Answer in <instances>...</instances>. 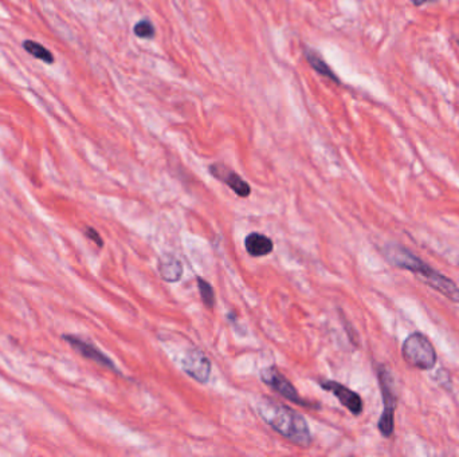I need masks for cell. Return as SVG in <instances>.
<instances>
[{"instance_id": "6", "label": "cell", "mask_w": 459, "mask_h": 457, "mask_svg": "<svg viewBox=\"0 0 459 457\" xmlns=\"http://www.w3.org/2000/svg\"><path fill=\"white\" fill-rule=\"evenodd\" d=\"M183 370L199 383H207L211 376V361L202 350H190L181 361Z\"/></svg>"}, {"instance_id": "18", "label": "cell", "mask_w": 459, "mask_h": 457, "mask_svg": "<svg viewBox=\"0 0 459 457\" xmlns=\"http://www.w3.org/2000/svg\"><path fill=\"white\" fill-rule=\"evenodd\" d=\"M458 46H459V42H458Z\"/></svg>"}, {"instance_id": "2", "label": "cell", "mask_w": 459, "mask_h": 457, "mask_svg": "<svg viewBox=\"0 0 459 457\" xmlns=\"http://www.w3.org/2000/svg\"><path fill=\"white\" fill-rule=\"evenodd\" d=\"M384 255L391 265L419 274L421 278L430 284V287L443 294L450 301L459 303V289L457 284L453 280L446 278L443 274L435 271L433 267L421 262L419 258L411 254L404 247L397 244L387 245L384 250Z\"/></svg>"}, {"instance_id": "16", "label": "cell", "mask_w": 459, "mask_h": 457, "mask_svg": "<svg viewBox=\"0 0 459 457\" xmlns=\"http://www.w3.org/2000/svg\"><path fill=\"white\" fill-rule=\"evenodd\" d=\"M85 233H86V236L89 238L90 241H94L101 248L102 245H103V241H102L101 236L98 235V232L96 229L88 228Z\"/></svg>"}, {"instance_id": "10", "label": "cell", "mask_w": 459, "mask_h": 457, "mask_svg": "<svg viewBox=\"0 0 459 457\" xmlns=\"http://www.w3.org/2000/svg\"><path fill=\"white\" fill-rule=\"evenodd\" d=\"M157 270L162 279L168 283H176L183 277V265L174 255H162L157 260Z\"/></svg>"}, {"instance_id": "8", "label": "cell", "mask_w": 459, "mask_h": 457, "mask_svg": "<svg viewBox=\"0 0 459 457\" xmlns=\"http://www.w3.org/2000/svg\"><path fill=\"white\" fill-rule=\"evenodd\" d=\"M208 170L214 178L225 183L239 197L246 199L251 195V188L247 184V181H244L235 170H232L229 166H225L222 163H215V164L210 166Z\"/></svg>"}, {"instance_id": "3", "label": "cell", "mask_w": 459, "mask_h": 457, "mask_svg": "<svg viewBox=\"0 0 459 457\" xmlns=\"http://www.w3.org/2000/svg\"><path fill=\"white\" fill-rule=\"evenodd\" d=\"M402 354L408 365L421 370H431L436 364L433 343L421 332H412L403 343Z\"/></svg>"}, {"instance_id": "4", "label": "cell", "mask_w": 459, "mask_h": 457, "mask_svg": "<svg viewBox=\"0 0 459 457\" xmlns=\"http://www.w3.org/2000/svg\"><path fill=\"white\" fill-rule=\"evenodd\" d=\"M378 377L382 389V417L379 420V431L382 432L384 437H391L395 431V415L396 409V394L395 383L391 371L385 366H379L378 369Z\"/></svg>"}, {"instance_id": "5", "label": "cell", "mask_w": 459, "mask_h": 457, "mask_svg": "<svg viewBox=\"0 0 459 457\" xmlns=\"http://www.w3.org/2000/svg\"><path fill=\"white\" fill-rule=\"evenodd\" d=\"M261 380L270 386L273 391H276L277 393H280L282 397H285L288 401H290L293 404H297L300 407H312V409L319 407L314 403H310L305 398H302L298 393V391L292 385V382L289 381L276 366L262 369Z\"/></svg>"}, {"instance_id": "14", "label": "cell", "mask_w": 459, "mask_h": 457, "mask_svg": "<svg viewBox=\"0 0 459 457\" xmlns=\"http://www.w3.org/2000/svg\"><path fill=\"white\" fill-rule=\"evenodd\" d=\"M196 282H198V287H199V292H200L204 306L207 308H214L217 299H215V291H214L212 286L207 280L200 278V277L196 278Z\"/></svg>"}, {"instance_id": "17", "label": "cell", "mask_w": 459, "mask_h": 457, "mask_svg": "<svg viewBox=\"0 0 459 457\" xmlns=\"http://www.w3.org/2000/svg\"><path fill=\"white\" fill-rule=\"evenodd\" d=\"M415 6H423L426 3H430V1H435V0H411Z\"/></svg>"}, {"instance_id": "9", "label": "cell", "mask_w": 459, "mask_h": 457, "mask_svg": "<svg viewBox=\"0 0 459 457\" xmlns=\"http://www.w3.org/2000/svg\"><path fill=\"white\" fill-rule=\"evenodd\" d=\"M319 386L324 391H329V392L334 394L339 398V401L341 403V405H344L352 415H355V416L361 415V412H363V400L353 391H351L349 388H346L343 383L336 381H321L319 382Z\"/></svg>"}, {"instance_id": "11", "label": "cell", "mask_w": 459, "mask_h": 457, "mask_svg": "<svg viewBox=\"0 0 459 457\" xmlns=\"http://www.w3.org/2000/svg\"><path fill=\"white\" fill-rule=\"evenodd\" d=\"M244 247H246V251L251 256L259 258V256L271 254L274 250V243L266 235L253 232L246 236Z\"/></svg>"}, {"instance_id": "1", "label": "cell", "mask_w": 459, "mask_h": 457, "mask_svg": "<svg viewBox=\"0 0 459 457\" xmlns=\"http://www.w3.org/2000/svg\"><path fill=\"white\" fill-rule=\"evenodd\" d=\"M256 409L261 419L289 441L300 446L312 444V433L306 420L292 407L270 398H262L256 404Z\"/></svg>"}, {"instance_id": "15", "label": "cell", "mask_w": 459, "mask_h": 457, "mask_svg": "<svg viewBox=\"0 0 459 457\" xmlns=\"http://www.w3.org/2000/svg\"><path fill=\"white\" fill-rule=\"evenodd\" d=\"M133 33L136 37L142 39H153L154 38V25L151 23V21L148 19H142L140 22H137V25H135Z\"/></svg>"}, {"instance_id": "13", "label": "cell", "mask_w": 459, "mask_h": 457, "mask_svg": "<svg viewBox=\"0 0 459 457\" xmlns=\"http://www.w3.org/2000/svg\"><path fill=\"white\" fill-rule=\"evenodd\" d=\"M23 47H25V50L27 52H30L37 59L43 61L45 64H54V57H52L50 51L47 50L46 47H43L42 45L37 43V42H34V40H26L25 43H23Z\"/></svg>"}, {"instance_id": "12", "label": "cell", "mask_w": 459, "mask_h": 457, "mask_svg": "<svg viewBox=\"0 0 459 457\" xmlns=\"http://www.w3.org/2000/svg\"><path fill=\"white\" fill-rule=\"evenodd\" d=\"M305 58L307 61V64L312 66L313 70H316L319 73V76H327L333 82L336 83H340V79L339 76L334 74V71L332 70L329 67V64H327L321 57H319V52L314 50H310V49H305Z\"/></svg>"}, {"instance_id": "7", "label": "cell", "mask_w": 459, "mask_h": 457, "mask_svg": "<svg viewBox=\"0 0 459 457\" xmlns=\"http://www.w3.org/2000/svg\"><path fill=\"white\" fill-rule=\"evenodd\" d=\"M62 340L64 342L69 343L76 353H79L81 356L88 358L90 361L101 365L103 368L113 370L115 373H118V369L115 365V362L106 356L105 353H102L98 347H96L93 343L86 342L82 338H78L76 335H62Z\"/></svg>"}]
</instances>
